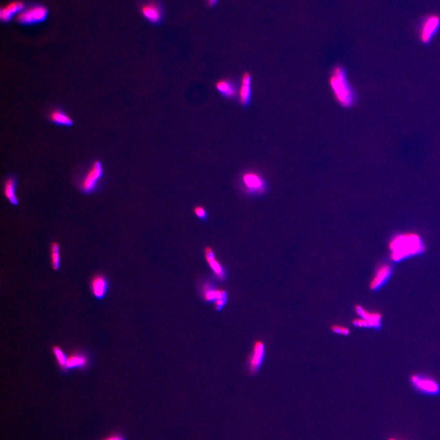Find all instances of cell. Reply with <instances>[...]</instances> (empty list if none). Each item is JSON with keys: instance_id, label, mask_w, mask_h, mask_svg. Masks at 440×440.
I'll return each mask as SVG.
<instances>
[{"instance_id": "cell-1", "label": "cell", "mask_w": 440, "mask_h": 440, "mask_svg": "<svg viewBox=\"0 0 440 440\" xmlns=\"http://www.w3.org/2000/svg\"><path fill=\"white\" fill-rule=\"evenodd\" d=\"M390 249L392 260L398 262L422 253L424 246L418 234L410 233L394 237L390 242Z\"/></svg>"}, {"instance_id": "cell-2", "label": "cell", "mask_w": 440, "mask_h": 440, "mask_svg": "<svg viewBox=\"0 0 440 440\" xmlns=\"http://www.w3.org/2000/svg\"><path fill=\"white\" fill-rule=\"evenodd\" d=\"M329 84L336 100L343 107H350L355 101L354 89L348 81L346 72L342 67L335 68L329 78Z\"/></svg>"}, {"instance_id": "cell-3", "label": "cell", "mask_w": 440, "mask_h": 440, "mask_svg": "<svg viewBox=\"0 0 440 440\" xmlns=\"http://www.w3.org/2000/svg\"><path fill=\"white\" fill-rule=\"evenodd\" d=\"M103 175L102 164L98 161L94 162L80 183L81 191L85 194H91L95 191Z\"/></svg>"}, {"instance_id": "cell-4", "label": "cell", "mask_w": 440, "mask_h": 440, "mask_svg": "<svg viewBox=\"0 0 440 440\" xmlns=\"http://www.w3.org/2000/svg\"><path fill=\"white\" fill-rule=\"evenodd\" d=\"M359 318L354 320L353 324L360 328H377L381 326L382 315L378 312H371L366 310L361 306L357 305L355 308Z\"/></svg>"}, {"instance_id": "cell-5", "label": "cell", "mask_w": 440, "mask_h": 440, "mask_svg": "<svg viewBox=\"0 0 440 440\" xmlns=\"http://www.w3.org/2000/svg\"><path fill=\"white\" fill-rule=\"evenodd\" d=\"M47 16V11L44 7L36 6L23 9L18 14L17 19L23 24H32L41 22L46 18Z\"/></svg>"}, {"instance_id": "cell-6", "label": "cell", "mask_w": 440, "mask_h": 440, "mask_svg": "<svg viewBox=\"0 0 440 440\" xmlns=\"http://www.w3.org/2000/svg\"><path fill=\"white\" fill-rule=\"evenodd\" d=\"M440 27V17L437 15L428 16L421 25L420 38L424 43H428L437 33Z\"/></svg>"}, {"instance_id": "cell-7", "label": "cell", "mask_w": 440, "mask_h": 440, "mask_svg": "<svg viewBox=\"0 0 440 440\" xmlns=\"http://www.w3.org/2000/svg\"><path fill=\"white\" fill-rule=\"evenodd\" d=\"M411 380L416 388L425 393L435 394L440 391L439 385L436 381L429 376L415 375L411 376Z\"/></svg>"}, {"instance_id": "cell-8", "label": "cell", "mask_w": 440, "mask_h": 440, "mask_svg": "<svg viewBox=\"0 0 440 440\" xmlns=\"http://www.w3.org/2000/svg\"><path fill=\"white\" fill-rule=\"evenodd\" d=\"M265 347L262 341H257L254 345L252 354L249 358V368L251 373H255L261 368L264 359Z\"/></svg>"}, {"instance_id": "cell-9", "label": "cell", "mask_w": 440, "mask_h": 440, "mask_svg": "<svg viewBox=\"0 0 440 440\" xmlns=\"http://www.w3.org/2000/svg\"><path fill=\"white\" fill-rule=\"evenodd\" d=\"M108 289V282L106 277L102 275H96L91 281L92 293L98 299L104 298Z\"/></svg>"}, {"instance_id": "cell-10", "label": "cell", "mask_w": 440, "mask_h": 440, "mask_svg": "<svg viewBox=\"0 0 440 440\" xmlns=\"http://www.w3.org/2000/svg\"><path fill=\"white\" fill-rule=\"evenodd\" d=\"M391 267L388 264L380 265L378 268L370 283V288L373 290H376L387 281L391 275Z\"/></svg>"}, {"instance_id": "cell-11", "label": "cell", "mask_w": 440, "mask_h": 440, "mask_svg": "<svg viewBox=\"0 0 440 440\" xmlns=\"http://www.w3.org/2000/svg\"><path fill=\"white\" fill-rule=\"evenodd\" d=\"M243 180L249 192L260 194L265 190L264 181L255 173L246 174L244 176Z\"/></svg>"}, {"instance_id": "cell-12", "label": "cell", "mask_w": 440, "mask_h": 440, "mask_svg": "<svg viewBox=\"0 0 440 440\" xmlns=\"http://www.w3.org/2000/svg\"><path fill=\"white\" fill-rule=\"evenodd\" d=\"M141 13L146 19L152 23H158L161 22L162 13L161 7L154 2L145 4L141 9Z\"/></svg>"}, {"instance_id": "cell-13", "label": "cell", "mask_w": 440, "mask_h": 440, "mask_svg": "<svg viewBox=\"0 0 440 440\" xmlns=\"http://www.w3.org/2000/svg\"><path fill=\"white\" fill-rule=\"evenodd\" d=\"M17 180L15 176H8L4 182V194L7 199L14 206H17L18 200L16 190H17Z\"/></svg>"}, {"instance_id": "cell-14", "label": "cell", "mask_w": 440, "mask_h": 440, "mask_svg": "<svg viewBox=\"0 0 440 440\" xmlns=\"http://www.w3.org/2000/svg\"><path fill=\"white\" fill-rule=\"evenodd\" d=\"M24 9V5L20 1L13 2L1 9L0 17L4 22H8L16 14H19Z\"/></svg>"}, {"instance_id": "cell-15", "label": "cell", "mask_w": 440, "mask_h": 440, "mask_svg": "<svg viewBox=\"0 0 440 440\" xmlns=\"http://www.w3.org/2000/svg\"><path fill=\"white\" fill-rule=\"evenodd\" d=\"M88 359L85 355L82 353L76 352L72 354L68 358L67 369H84L88 366Z\"/></svg>"}, {"instance_id": "cell-16", "label": "cell", "mask_w": 440, "mask_h": 440, "mask_svg": "<svg viewBox=\"0 0 440 440\" xmlns=\"http://www.w3.org/2000/svg\"><path fill=\"white\" fill-rule=\"evenodd\" d=\"M251 79L250 75L244 74L242 78V86L240 90V100L242 104L247 105L251 99Z\"/></svg>"}, {"instance_id": "cell-17", "label": "cell", "mask_w": 440, "mask_h": 440, "mask_svg": "<svg viewBox=\"0 0 440 440\" xmlns=\"http://www.w3.org/2000/svg\"><path fill=\"white\" fill-rule=\"evenodd\" d=\"M206 255L207 261L216 276L220 279L224 278L225 277L224 270L223 269L222 266L218 262V261L215 260L214 253L211 248L206 249Z\"/></svg>"}, {"instance_id": "cell-18", "label": "cell", "mask_w": 440, "mask_h": 440, "mask_svg": "<svg viewBox=\"0 0 440 440\" xmlns=\"http://www.w3.org/2000/svg\"><path fill=\"white\" fill-rule=\"evenodd\" d=\"M50 119L53 123L60 126H71L73 121L65 112L60 110H54L50 114Z\"/></svg>"}, {"instance_id": "cell-19", "label": "cell", "mask_w": 440, "mask_h": 440, "mask_svg": "<svg viewBox=\"0 0 440 440\" xmlns=\"http://www.w3.org/2000/svg\"><path fill=\"white\" fill-rule=\"evenodd\" d=\"M204 297L208 302H214L223 298H227V293L223 290H218L206 286L204 291Z\"/></svg>"}, {"instance_id": "cell-20", "label": "cell", "mask_w": 440, "mask_h": 440, "mask_svg": "<svg viewBox=\"0 0 440 440\" xmlns=\"http://www.w3.org/2000/svg\"><path fill=\"white\" fill-rule=\"evenodd\" d=\"M216 88L220 93L227 98L234 97L236 94V89L230 81H223L216 84Z\"/></svg>"}, {"instance_id": "cell-21", "label": "cell", "mask_w": 440, "mask_h": 440, "mask_svg": "<svg viewBox=\"0 0 440 440\" xmlns=\"http://www.w3.org/2000/svg\"><path fill=\"white\" fill-rule=\"evenodd\" d=\"M51 262L53 270H58L61 265L60 248L58 244L54 242L51 245Z\"/></svg>"}, {"instance_id": "cell-22", "label": "cell", "mask_w": 440, "mask_h": 440, "mask_svg": "<svg viewBox=\"0 0 440 440\" xmlns=\"http://www.w3.org/2000/svg\"><path fill=\"white\" fill-rule=\"evenodd\" d=\"M53 352L55 355L58 365L63 370H66L67 359L66 355L60 347L55 346L53 348Z\"/></svg>"}, {"instance_id": "cell-23", "label": "cell", "mask_w": 440, "mask_h": 440, "mask_svg": "<svg viewBox=\"0 0 440 440\" xmlns=\"http://www.w3.org/2000/svg\"><path fill=\"white\" fill-rule=\"evenodd\" d=\"M331 330H332L333 333L338 334V335L347 336L350 334V329L349 328L345 326H338V325H335V326L331 327Z\"/></svg>"}, {"instance_id": "cell-24", "label": "cell", "mask_w": 440, "mask_h": 440, "mask_svg": "<svg viewBox=\"0 0 440 440\" xmlns=\"http://www.w3.org/2000/svg\"><path fill=\"white\" fill-rule=\"evenodd\" d=\"M100 440H126V438L121 433L114 432Z\"/></svg>"}, {"instance_id": "cell-25", "label": "cell", "mask_w": 440, "mask_h": 440, "mask_svg": "<svg viewBox=\"0 0 440 440\" xmlns=\"http://www.w3.org/2000/svg\"><path fill=\"white\" fill-rule=\"evenodd\" d=\"M195 212L199 218H205L206 217V211L203 208H201V207H197V208L195 209Z\"/></svg>"}, {"instance_id": "cell-26", "label": "cell", "mask_w": 440, "mask_h": 440, "mask_svg": "<svg viewBox=\"0 0 440 440\" xmlns=\"http://www.w3.org/2000/svg\"><path fill=\"white\" fill-rule=\"evenodd\" d=\"M218 1V0H208V3L209 6H213L216 3V2Z\"/></svg>"}, {"instance_id": "cell-27", "label": "cell", "mask_w": 440, "mask_h": 440, "mask_svg": "<svg viewBox=\"0 0 440 440\" xmlns=\"http://www.w3.org/2000/svg\"><path fill=\"white\" fill-rule=\"evenodd\" d=\"M389 440H394V439H390Z\"/></svg>"}]
</instances>
